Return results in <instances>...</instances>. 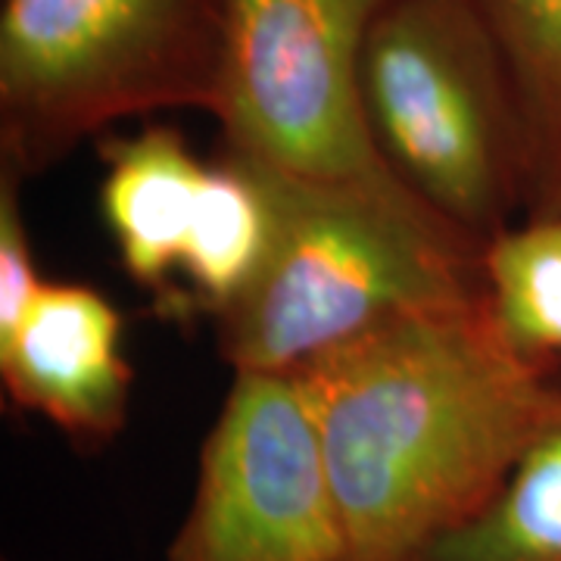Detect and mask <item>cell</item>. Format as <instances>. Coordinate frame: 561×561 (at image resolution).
Masks as SVG:
<instances>
[{
  "instance_id": "cell-1",
  "label": "cell",
  "mask_w": 561,
  "mask_h": 561,
  "mask_svg": "<svg viewBox=\"0 0 561 561\" xmlns=\"http://www.w3.org/2000/svg\"><path fill=\"white\" fill-rule=\"evenodd\" d=\"M353 561H400L493 500L552 419L561 365L481 294L381 321L297 368Z\"/></svg>"
},
{
  "instance_id": "cell-2",
  "label": "cell",
  "mask_w": 561,
  "mask_h": 561,
  "mask_svg": "<svg viewBox=\"0 0 561 561\" xmlns=\"http://www.w3.org/2000/svg\"><path fill=\"white\" fill-rule=\"evenodd\" d=\"M256 169L272 194V241L241 297L216 316L219 353L234 371H297L393 316L483 290V253L440 219L265 162Z\"/></svg>"
},
{
  "instance_id": "cell-3",
  "label": "cell",
  "mask_w": 561,
  "mask_h": 561,
  "mask_svg": "<svg viewBox=\"0 0 561 561\" xmlns=\"http://www.w3.org/2000/svg\"><path fill=\"white\" fill-rule=\"evenodd\" d=\"M225 0H3L0 165L32 179L110 125L219 101Z\"/></svg>"
},
{
  "instance_id": "cell-4",
  "label": "cell",
  "mask_w": 561,
  "mask_h": 561,
  "mask_svg": "<svg viewBox=\"0 0 561 561\" xmlns=\"http://www.w3.org/2000/svg\"><path fill=\"white\" fill-rule=\"evenodd\" d=\"M381 157L478 250L527 213L515 91L474 0H387L362 66Z\"/></svg>"
},
{
  "instance_id": "cell-5",
  "label": "cell",
  "mask_w": 561,
  "mask_h": 561,
  "mask_svg": "<svg viewBox=\"0 0 561 561\" xmlns=\"http://www.w3.org/2000/svg\"><path fill=\"white\" fill-rule=\"evenodd\" d=\"M383 3L225 0L213 116L228 153L434 216L383 160L365 113V44Z\"/></svg>"
},
{
  "instance_id": "cell-6",
  "label": "cell",
  "mask_w": 561,
  "mask_h": 561,
  "mask_svg": "<svg viewBox=\"0 0 561 561\" xmlns=\"http://www.w3.org/2000/svg\"><path fill=\"white\" fill-rule=\"evenodd\" d=\"M165 561H353L297 371H234Z\"/></svg>"
},
{
  "instance_id": "cell-7",
  "label": "cell",
  "mask_w": 561,
  "mask_h": 561,
  "mask_svg": "<svg viewBox=\"0 0 561 561\" xmlns=\"http://www.w3.org/2000/svg\"><path fill=\"white\" fill-rule=\"evenodd\" d=\"M122 337L119 309L101 290L44 280L25 319L0 337L7 400L81 449L113 443L128 421L135 381Z\"/></svg>"
},
{
  "instance_id": "cell-8",
  "label": "cell",
  "mask_w": 561,
  "mask_h": 561,
  "mask_svg": "<svg viewBox=\"0 0 561 561\" xmlns=\"http://www.w3.org/2000/svg\"><path fill=\"white\" fill-rule=\"evenodd\" d=\"M101 157V213L122 268L144 290L165 294L181 272L209 165L179 128L162 122L128 138H106Z\"/></svg>"
},
{
  "instance_id": "cell-9",
  "label": "cell",
  "mask_w": 561,
  "mask_h": 561,
  "mask_svg": "<svg viewBox=\"0 0 561 561\" xmlns=\"http://www.w3.org/2000/svg\"><path fill=\"white\" fill-rule=\"evenodd\" d=\"M515 91L527 216H561V0H474Z\"/></svg>"
},
{
  "instance_id": "cell-10",
  "label": "cell",
  "mask_w": 561,
  "mask_h": 561,
  "mask_svg": "<svg viewBox=\"0 0 561 561\" xmlns=\"http://www.w3.org/2000/svg\"><path fill=\"white\" fill-rule=\"evenodd\" d=\"M400 561H561V390L552 419L493 500Z\"/></svg>"
},
{
  "instance_id": "cell-11",
  "label": "cell",
  "mask_w": 561,
  "mask_h": 561,
  "mask_svg": "<svg viewBox=\"0 0 561 561\" xmlns=\"http://www.w3.org/2000/svg\"><path fill=\"white\" fill-rule=\"evenodd\" d=\"M272 241V194L247 157L228 153L209 165L194 225L187 234L181 275L197 300L221 316L260 272Z\"/></svg>"
},
{
  "instance_id": "cell-12",
  "label": "cell",
  "mask_w": 561,
  "mask_h": 561,
  "mask_svg": "<svg viewBox=\"0 0 561 561\" xmlns=\"http://www.w3.org/2000/svg\"><path fill=\"white\" fill-rule=\"evenodd\" d=\"M483 297L505 337L561 365V216H527L486 243Z\"/></svg>"
},
{
  "instance_id": "cell-13",
  "label": "cell",
  "mask_w": 561,
  "mask_h": 561,
  "mask_svg": "<svg viewBox=\"0 0 561 561\" xmlns=\"http://www.w3.org/2000/svg\"><path fill=\"white\" fill-rule=\"evenodd\" d=\"M20 187V175L0 165V337L13 334L44 287L22 216Z\"/></svg>"
}]
</instances>
